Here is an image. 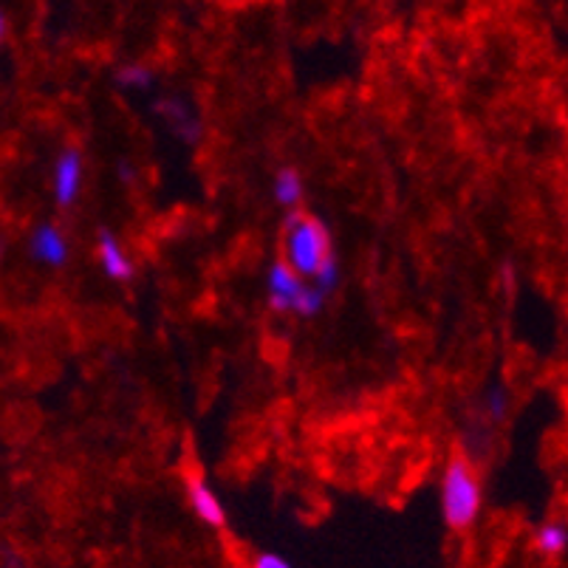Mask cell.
<instances>
[{
    "label": "cell",
    "mask_w": 568,
    "mask_h": 568,
    "mask_svg": "<svg viewBox=\"0 0 568 568\" xmlns=\"http://www.w3.org/2000/svg\"><path fill=\"white\" fill-rule=\"evenodd\" d=\"M484 484L469 453H456L442 473V515L456 531L473 529L481 518Z\"/></svg>",
    "instance_id": "cell-1"
},
{
    "label": "cell",
    "mask_w": 568,
    "mask_h": 568,
    "mask_svg": "<svg viewBox=\"0 0 568 568\" xmlns=\"http://www.w3.org/2000/svg\"><path fill=\"white\" fill-rule=\"evenodd\" d=\"M281 261L292 268L294 275L314 277L320 272L325 261L334 257V244L332 235H328V226L312 213H303V210H294L292 215L283 224V241H281Z\"/></svg>",
    "instance_id": "cell-2"
},
{
    "label": "cell",
    "mask_w": 568,
    "mask_h": 568,
    "mask_svg": "<svg viewBox=\"0 0 568 568\" xmlns=\"http://www.w3.org/2000/svg\"><path fill=\"white\" fill-rule=\"evenodd\" d=\"M266 297L275 312L297 314V317H317L328 301V294L320 292L317 286H306V281L294 275L283 261H275L268 266Z\"/></svg>",
    "instance_id": "cell-3"
},
{
    "label": "cell",
    "mask_w": 568,
    "mask_h": 568,
    "mask_svg": "<svg viewBox=\"0 0 568 568\" xmlns=\"http://www.w3.org/2000/svg\"><path fill=\"white\" fill-rule=\"evenodd\" d=\"M82 182H85V159H82L80 148H65L60 156L54 159V173H51V190H54L57 206L77 204L82 193Z\"/></svg>",
    "instance_id": "cell-4"
},
{
    "label": "cell",
    "mask_w": 568,
    "mask_h": 568,
    "mask_svg": "<svg viewBox=\"0 0 568 568\" xmlns=\"http://www.w3.org/2000/svg\"><path fill=\"white\" fill-rule=\"evenodd\" d=\"M184 493H187L190 509L195 513V518L201 524L213 526V529H221L226 524V506L224 500L219 498L210 481H206L201 473H187L184 475Z\"/></svg>",
    "instance_id": "cell-5"
},
{
    "label": "cell",
    "mask_w": 568,
    "mask_h": 568,
    "mask_svg": "<svg viewBox=\"0 0 568 568\" xmlns=\"http://www.w3.org/2000/svg\"><path fill=\"white\" fill-rule=\"evenodd\" d=\"M153 111H156V116L173 131V136L179 139V142L195 144L201 139L199 113L193 111V105L179 100V97H162V100H156Z\"/></svg>",
    "instance_id": "cell-6"
},
{
    "label": "cell",
    "mask_w": 568,
    "mask_h": 568,
    "mask_svg": "<svg viewBox=\"0 0 568 568\" xmlns=\"http://www.w3.org/2000/svg\"><path fill=\"white\" fill-rule=\"evenodd\" d=\"M29 252H32L34 261H40L43 266L60 268L69 263L71 257V244L65 232L57 224H40L34 226L32 237H29Z\"/></svg>",
    "instance_id": "cell-7"
},
{
    "label": "cell",
    "mask_w": 568,
    "mask_h": 568,
    "mask_svg": "<svg viewBox=\"0 0 568 568\" xmlns=\"http://www.w3.org/2000/svg\"><path fill=\"white\" fill-rule=\"evenodd\" d=\"M97 261H100V268L105 272L108 281L125 283L133 277L131 255L111 230H100V235H97Z\"/></svg>",
    "instance_id": "cell-8"
},
{
    "label": "cell",
    "mask_w": 568,
    "mask_h": 568,
    "mask_svg": "<svg viewBox=\"0 0 568 568\" xmlns=\"http://www.w3.org/2000/svg\"><path fill=\"white\" fill-rule=\"evenodd\" d=\"M303 190H306V184H303V175L297 173V170L294 168L277 170L275 182H272V195H275L277 204L294 210V206L303 201Z\"/></svg>",
    "instance_id": "cell-9"
},
{
    "label": "cell",
    "mask_w": 568,
    "mask_h": 568,
    "mask_svg": "<svg viewBox=\"0 0 568 568\" xmlns=\"http://www.w3.org/2000/svg\"><path fill=\"white\" fill-rule=\"evenodd\" d=\"M568 546V529L562 520H546L535 531V551L544 557H560Z\"/></svg>",
    "instance_id": "cell-10"
},
{
    "label": "cell",
    "mask_w": 568,
    "mask_h": 568,
    "mask_svg": "<svg viewBox=\"0 0 568 568\" xmlns=\"http://www.w3.org/2000/svg\"><path fill=\"white\" fill-rule=\"evenodd\" d=\"M153 80H156V74H153L151 65L144 63H125L116 71V82L125 91H148V88H153Z\"/></svg>",
    "instance_id": "cell-11"
},
{
    "label": "cell",
    "mask_w": 568,
    "mask_h": 568,
    "mask_svg": "<svg viewBox=\"0 0 568 568\" xmlns=\"http://www.w3.org/2000/svg\"><path fill=\"white\" fill-rule=\"evenodd\" d=\"M484 413L493 425H500L506 416H509V387L495 382L487 387V396H484Z\"/></svg>",
    "instance_id": "cell-12"
},
{
    "label": "cell",
    "mask_w": 568,
    "mask_h": 568,
    "mask_svg": "<svg viewBox=\"0 0 568 568\" xmlns=\"http://www.w3.org/2000/svg\"><path fill=\"white\" fill-rule=\"evenodd\" d=\"M314 286L320 288V292L332 294L334 288L339 286V263H337V255L332 257V261H325L323 266H320V272L314 275Z\"/></svg>",
    "instance_id": "cell-13"
},
{
    "label": "cell",
    "mask_w": 568,
    "mask_h": 568,
    "mask_svg": "<svg viewBox=\"0 0 568 568\" xmlns=\"http://www.w3.org/2000/svg\"><path fill=\"white\" fill-rule=\"evenodd\" d=\"M252 568H294V566L286 560V557L277 555V551H261V555L252 560Z\"/></svg>",
    "instance_id": "cell-14"
},
{
    "label": "cell",
    "mask_w": 568,
    "mask_h": 568,
    "mask_svg": "<svg viewBox=\"0 0 568 568\" xmlns=\"http://www.w3.org/2000/svg\"><path fill=\"white\" fill-rule=\"evenodd\" d=\"M7 14H3V9H0V43H3V40H7Z\"/></svg>",
    "instance_id": "cell-15"
}]
</instances>
